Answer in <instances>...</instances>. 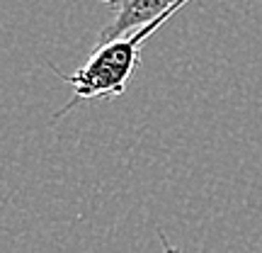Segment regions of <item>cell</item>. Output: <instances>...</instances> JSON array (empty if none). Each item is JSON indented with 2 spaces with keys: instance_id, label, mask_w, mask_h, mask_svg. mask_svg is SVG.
Here are the masks:
<instances>
[{
  "instance_id": "1",
  "label": "cell",
  "mask_w": 262,
  "mask_h": 253,
  "mask_svg": "<svg viewBox=\"0 0 262 253\" xmlns=\"http://www.w3.org/2000/svg\"><path fill=\"white\" fill-rule=\"evenodd\" d=\"M158 241H160V246H163V253H182V251L178 248V246H172V244H170V241H168V236L163 234V231H158Z\"/></svg>"
},
{
  "instance_id": "2",
  "label": "cell",
  "mask_w": 262,
  "mask_h": 253,
  "mask_svg": "<svg viewBox=\"0 0 262 253\" xmlns=\"http://www.w3.org/2000/svg\"><path fill=\"white\" fill-rule=\"evenodd\" d=\"M102 3H110V5H114V3H117V0H102Z\"/></svg>"
}]
</instances>
